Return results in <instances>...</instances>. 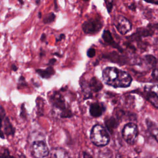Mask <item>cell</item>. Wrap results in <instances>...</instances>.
Listing matches in <instances>:
<instances>
[{
  "instance_id": "17",
  "label": "cell",
  "mask_w": 158,
  "mask_h": 158,
  "mask_svg": "<svg viewBox=\"0 0 158 158\" xmlns=\"http://www.w3.org/2000/svg\"><path fill=\"white\" fill-rule=\"evenodd\" d=\"M145 62L147 65H148L151 67H154L156 65V58L151 55H147L144 57Z\"/></svg>"
},
{
  "instance_id": "19",
  "label": "cell",
  "mask_w": 158,
  "mask_h": 158,
  "mask_svg": "<svg viewBox=\"0 0 158 158\" xmlns=\"http://www.w3.org/2000/svg\"><path fill=\"white\" fill-rule=\"evenodd\" d=\"M28 86V83L25 80V78L23 76L21 75L19 78V81H18V85H17V88L19 89H22L23 88L27 87Z\"/></svg>"
},
{
  "instance_id": "14",
  "label": "cell",
  "mask_w": 158,
  "mask_h": 158,
  "mask_svg": "<svg viewBox=\"0 0 158 158\" xmlns=\"http://www.w3.org/2000/svg\"><path fill=\"white\" fill-rule=\"evenodd\" d=\"M89 86L90 88H91V89L94 90V91H98L99 90H100L102 88V84L97 80V78H93L89 83Z\"/></svg>"
},
{
  "instance_id": "9",
  "label": "cell",
  "mask_w": 158,
  "mask_h": 158,
  "mask_svg": "<svg viewBox=\"0 0 158 158\" xmlns=\"http://www.w3.org/2000/svg\"><path fill=\"white\" fill-rule=\"evenodd\" d=\"M105 111V107L101 103L91 104L89 107V112L91 116L94 117H98L101 116Z\"/></svg>"
},
{
  "instance_id": "39",
  "label": "cell",
  "mask_w": 158,
  "mask_h": 158,
  "mask_svg": "<svg viewBox=\"0 0 158 158\" xmlns=\"http://www.w3.org/2000/svg\"><path fill=\"white\" fill-rule=\"evenodd\" d=\"M19 2L21 4H23V0H18Z\"/></svg>"
},
{
  "instance_id": "27",
  "label": "cell",
  "mask_w": 158,
  "mask_h": 158,
  "mask_svg": "<svg viewBox=\"0 0 158 158\" xmlns=\"http://www.w3.org/2000/svg\"><path fill=\"white\" fill-rule=\"evenodd\" d=\"M152 76L154 78V79L158 81V69H154L152 73Z\"/></svg>"
},
{
  "instance_id": "20",
  "label": "cell",
  "mask_w": 158,
  "mask_h": 158,
  "mask_svg": "<svg viewBox=\"0 0 158 158\" xmlns=\"http://www.w3.org/2000/svg\"><path fill=\"white\" fill-rule=\"evenodd\" d=\"M153 31L151 30H148L146 28H138L137 30V34L139 35H143V36H149L152 35Z\"/></svg>"
},
{
  "instance_id": "32",
  "label": "cell",
  "mask_w": 158,
  "mask_h": 158,
  "mask_svg": "<svg viewBox=\"0 0 158 158\" xmlns=\"http://www.w3.org/2000/svg\"><path fill=\"white\" fill-rule=\"evenodd\" d=\"M11 69H12L13 71L16 72V71H17V70H18V67H17L15 64H12V65H11Z\"/></svg>"
},
{
  "instance_id": "22",
  "label": "cell",
  "mask_w": 158,
  "mask_h": 158,
  "mask_svg": "<svg viewBox=\"0 0 158 158\" xmlns=\"http://www.w3.org/2000/svg\"><path fill=\"white\" fill-rule=\"evenodd\" d=\"M107 10L109 13H110L112 11L113 4H114V0H104Z\"/></svg>"
},
{
  "instance_id": "37",
  "label": "cell",
  "mask_w": 158,
  "mask_h": 158,
  "mask_svg": "<svg viewBox=\"0 0 158 158\" xmlns=\"http://www.w3.org/2000/svg\"><path fill=\"white\" fill-rule=\"evenodd\" d=\"M155 44H156V45L157 46V47L158 48V38L156 39V40L155 41Z\"/></svg>"
},
{
  "instance_id": "10",
  "label": "cell",
  "mask_w": 158,
  "mask_h": 158,
  "mask_svg": "<svg viewBox=\"0 0 158 158\" xmlns=\"http://www.w3.org/2000/svg\"><path fill=\"white\" fill-rule=\"evenodd\" d=\"M35 72L38 74L40 77L44 79L50 78L55 73V70H54L53 67L51 65L48 66L46 69H36Z\"/></svg>"
},
{
  "instance_id": "41",
  "label": "cell",
  "mask_w": 158,
  "mask_h": 158,
  "mask_svg": "<svg viewBox=\"0 0 158 158\" xmlns=\"http://www.w3.org/2000/svg\"><path fill=\"white\" fill-rule=\"evenodd\" d=\"M83 1H88V0H83Z\"/></svg>"
},
{
  "instance_id": "15",
  "label": "cell",
  "mask_w": 158,
  "mask_h": 158,
  "mask_svg": "<svg viewBox=\"0 0 158 158\" xmlns=\"http://www.w3.org/2000/svg\"><path fill=\"white\" fill-rule=\"evenodd\" d=\"M147 99L156 107L158 108V96L152 93H150L147 95Z\"/></svg>"
},
{
  "instance_id": "8",
  "label": "cell",
  "mask_w": 158,
  "mask_h": 158,
  "mask_svg": "<svg viewBox=\"0 0 158 158\" xmlns=\"http://www.w3.org/2000/svg\"><path fill=\"white\" fill-rule=\"evenodd\" d=\"M2 129L6 136H14L15 133V128L13 127L8 117H5L2 122Z\"/></svg>"
},
{
  "instance_id": "5",
  "label": "cell",
  "mask_w": 158,
  "mask_h": 158,
  "mask_svg": "<svg viewBox=\"0 0 158 158\" xmlns=\"http://www.w3.org/2000/svg\"><path fill=\"white\" fill-rule=\"evenodd\" d=\"M138 134V127L133 123H127L122 130V136L123 139L130 144H133L135 143Z\"/></svg>"
},
{
  "instance_id": "23",
  "label": "cell",
  "mask_w": 158,
  "mask_h": 158,
  "mask_svg": "<svg viewBox=\"0 0 158 158\" xmlns=\"http://www.w3.org/2000/svg\"><path fill=\"white\" fill-rule=\"evenodd\" d=\"M151 133L156 140L158 142V128H152L151 127Z\"/></svg>"
},
{
  "instance_id": "33",
  "label": "cell",
  "mask_w": 158,
  "mask_h": 158,
  "mask_svg": "<svg viewBox=\"0 0 158 158\" xmlns=\"http://www.w3.org/2000/svg\"><path fill=\"white\" fill-rule=\"evenodd\" d=\"M64 38H65V35L64 34H60V36H59L58 38H56V42H58L59 41H60L62 39H63Z\"/></svg>"
},
{
  "instance_id": "2",
  "label": "cell",
  "mask_w": 158,
  "mask_h": 158,
  "mask_svg": "<svg viewBox=\"0 0 158 158\" xmlns=\"http://www.w3.org/2000/svg\"><path fill=\"white\" fill-rule=\"evenodd\" d=\"M90 139L91 142L97 146H106L109 141V135L106 129L100 125H95L90 134Z\"/></svg>"
},
{
  "instance_id": "13",
  "label": "cell",
  "mask_w": 158,
  "mask_h": 158,
  "mask_svg": "<svg viewBox=\"0 0 158 158\" xmlns=\"http://www.w3.org/2000/svg\"><path fill=\"white\" fill-rule=\"evenodd\" d=\"M6 117V111L4 107L0 105V138L2 139L4 138V133L2 130V122L4 118Z\"/></svg>"
},
{
  "instance_id": "4",
  "label": "cell",
  "mask_w": 158,
  "mask_h": 158,
  "mask_svg": "<svg viewBox=\"0 0 158 158\" xmlns=\"http://www.w3.org/2000/svg\"><path fill=\"white\" fill-rule=\"evenodd\" d=\"M30 152L34 157H46L49 155V150L44 140L34 141L30 147Z\"/></svg>"
},
{
  "instance_id": "38",
  "label": "cell",
  "mask_w": 158,
  "mask_h": 158,
  "mask_svg": "<svg viewBox=\"0 0 158 158\" xmlns=\"http://www.w3.org/2000/svg\"><path fill=\"white\" fill-rule=\"evenodd\" d=\"M40 0H36V4L37 5H39L40 4Z\"/></svg>"
},
{
  "instance_id": "30",
  "label": "cell",
  "mask_w": 158,
  "mask_h": 158,
  "mask_svg": "<svg viewBox=\"0 0 158 158\" xmlns=\"http://www.w3.org/2000/svg\"><path fill=\"white\" fill-rule=\"evenodd\" d=\"M56 62V59H51L49 60V62H48V65H54V64H55V62Z\"/></svg>"
},
{
  "instance_id": "16",
  "label": "cell",
  "mask_w": 158,
  "mask_h": 158,
  "mask_svg": "<svg viewBox=\"0 0 158 158\" xmlns=\"http://www.w3.org/2000/svg\"><path fill=\"white\" fill-rule=\"evenodd\" d=\"M56 19V15L53 12H50L45 15V17L43 19V22L44 24L51 23L54 21Z\"/></svg>"
},
{
  "instance_id": "29",
  "label": "cell",
  "mask_w": 158,
  "mask_h": 158,
  "mask_svg": "<svg viewBox=\"0 0 158 158\" xmlns=\"http://www.w3.org/2000/svg\"><path fill=\"white\" fill-rule=\"evenodd\" d=\"M144 1L148 2V3L158 5V0H144Z\"/></svg>"
},
{
  "instance_id": "35",
  "label": "cell",
  "mask_w": 158,
  "mask_h": 158,
  "mask_svg": "<svg viewBox=\"0 0 158 158\" xmlns=\"http://www.w3.org/2000/svg\"><path fill=\"white\" fill-rule=\"evenodd\" d=\"M54 9L56 10H57V0H54Z\"/></svg>"
},
{
  "instance_id": "31",
  "label": "cell",
  "mask_w": 158,
  "mask_h": 158,
  "mask_svg": "<svg viewBox=\"0 0 158 158\" xmlns=\"http://www.w3.org/2000/svg\"><path fill=\"white\" fill-rule=\"evenodd\" d=\"M46 40V35L44 33H43L40 37V41L41 42H44Z\"/></svg>"
},
{
  "instance_id": "21",
  "label": "cell",
  "mask_w": 158,
  "mask_h": 158,
  "mask_svg": "<svg viewBox=\"0 0 158 158\" xmlns=\"http://www.w3.org/2000/svg\"><path fill=\"white\" fill-rule=\"evenodd\" d=\"M20 117L23 120H27V112L25 109V103H22L20 106Z\"/></svg>"
},
{
  "instance_id": "25",
  "label": "cell",
  "mask_w": 158,
  "mask_h": 158,
  "mask_svg": "<svg viewBox=\"0 0 158 158\" xmlns=\"http://www.w3.org/2000/svg\"><path fill=\"white\" fill-rule=\"evenodd\" d=\"M95 54H96V51H95V49L93 48H89L87 51V55L89 57H94L95 56Z\"/></svg>"
},
{
  "instance_id": "3",
  "label": "cell",
  "mask_w": 158,
  "mask_h": 158,
  "mask_svg": "<svg viewBox=\"0 0 158 158\" xmlns=\"http://www.w3.org/2000/svg\"><path fill=\"white\" fill-rule=\"evenodd\" d=\"M49 100L54 108L57 109L61 111L60 114V117L67 118L72 116L71 111L66 107L63 96L59 91H54L51 94Z\"/></svg>"
},
{
  "instance_id": "28",
  "label": "cell",
  "mask_w": 158,
  "mask_h": 158,
  "mask_svg": "<svg viewBox=\"0 0 158 158\" xmlns=\"http://www.w3.org/2000/svg\"><path fill=\"white\" fill-rule=\"evenodd\" d=\"M128 7L130 9H131V10L135 11V10H136V4H135V3H131L130 4L128 5Z\"/></svg>"
},
{
  "instance_id": "40",
  "label": "cell",
  "mask_w": 158,
  "mask_h": 158,
  "mask_svg": "<svg viewBox=\"0 0 158 158\" xmlns=\"http://www.w3.org/2000/svg\"><path fill=\"white\" fill-rule=\"evenodd\" d=\"M19 157H26V156L25 155H20L19 156Z\"/></svg>"
},
{
  "instance_id": "26",
  "label": "cell",
  "mask_w": 158,
  "mask_h": 158,
  "mask_svg": "<svg viewBox=\"0 0 158 158\" xmlns=\"http://www.w3.org/2000/svg\"><path fill=\"white\" fill-rule=\"evenodd\" d=\"M150 91L151 93L155 94L156 95L158 96V85H154L152 86L151 89Z\"/></svg>"
},
{
  "instance_id": "1",
  "label": "cell",
  "mask_w": 158,
  "mask_h": 158,
  "mask_svg": "<svg viewBox=\"0 0 158 158\" xmlns=\"http://www.w3.org/2000/svg\"><path fill=\"white\" fill-rule=\"evenodd\" d=\"M102 78L105 83L114 88H127L132 81L127 72L114 67H106L103 70Z\"/></svg>"
},
{
  "instance_id": "36",
  "label": "cell",
  "mask_w": 158,
  "mask_h": 158,
  "mask_svg": "<svg viewBox=\"0 0 158 158\" xmlns=\"http://www.w3.org/2000/svg\"><path fill=\"white\" fill-rule=\"evenodd\" d=\"M41 17H42L41 12H38V17L40 19V18H41Z\"/></svg>"
},
{
  "instance_id": "11",
  "label": "cell",
  "mask_w": 158,
  "mask_h": 158,
  "mask_svg": "<svg viewBox=\"0 0 158 158\" xmlns=\"http://www.w3.org/2000/svg\"><path fill=\"white\" fill-rule=\"evenodd\" d=\"M50 153V152H49ZM51 157H69L65 151L62 148H54L51 150L50 153Z\"/></svg>"
},
{
  "instance_id": "7",
  "label": "cell",
  "mask_w": 158,
  "mask_h": 158,
  "mask_svg": "<svg viewBox=\"0 0 158 158\" xmlns=\"http://www.w3.org/2000/svg\"><path fill=\"white\" fill-rule=\"evenodd\" d=\"M114 24L117 31L122 35H125L131 29V22L122 15L115 17Z\"/></svg>"
},
{
  "instance_id": "6",
  "label": "cell",
  "mask_w": 158,
  "mask_h": 158,
  "mask_svg": "<svg viewBox=\"0 0 158 158\" xmlns=\"http://www.w3.org/2000/svg\"><path fill=\"white\" fill-rule=\"evenodd\" d=\"M102 27V22L99 18L91 19L85 22L82 25V29L86 34L93 35L98 33Z\"/></svg>"
},
{
  "instance_id": "12",
  "label": "cell",
  "mask_w": 158,
  "mask_h": 158,
  "mask_svg": "<svg viewBox=\"0 0 158 158\" xmlns=\"http://www.w3.org/2000/svg\"><path fill=\"white\" fill-rule=\"evenodd\" d=\"M102 38L104 39V40L108 44L112 45L114 47L116 48L117 47V44L115 43V42L114 41L110 31L109 30H105L103 33L102 35Z\"/></svg>"
},
{
  "instance_id": "18",
  "label": "cell",
  "mask_w": 158,
  "mask_h": 158,
  "mask_svg": "<svg viewBox=\"0 0 158 158\" xmlns=\"http://www.w3.org/2000/svg\"><path fill=\"white\" fill-rule=\"evenodd\" d=\"M106 125L111 131L112 129H114L117 127V122L114 118H110L106 120Z\"/></svg>"
},
{
  "instance_id": "24",
  "label": "cell",
  "mask_w": 158,
  "mask_h": 158,
  "mask_svg": "<svg viewBox=\"0 0 158 158\" xmlns=\"http://www.w3.org/2000/svg\"><path fill=\"white\" fill-rule=\"evenodd\" d=\"M13 157L10 154V152L7 149H4V152L0 153V157Z\"/></svg>"
},
{
  "instance_id": "34",
  "label": "cell",
  "mask_w": 158,
  "mask_h": 158,
  "mask_svg": "<svg viewBox=\"0 0 158 158\" xmlns=\"http://www.w3.org/2000/svg\"><path fill=\"white\" fill-rule=\"evenodd\" d=\"M39 55H40V57L41 58L45 55V51L43 49H42V48H41V49H40V52Z\"/></svg>"
}]
</instances>
